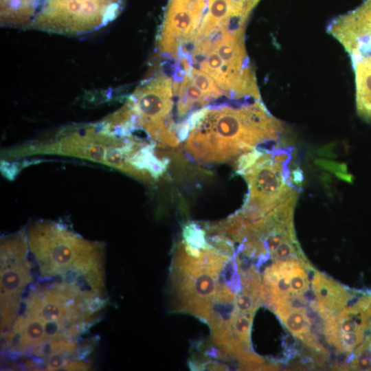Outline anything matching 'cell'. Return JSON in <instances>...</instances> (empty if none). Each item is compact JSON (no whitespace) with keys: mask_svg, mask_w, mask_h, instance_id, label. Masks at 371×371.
I'll return each mask as SVG.
<instances>
[{"mask_svg":"<svg viewBox=\"0 0 371 371\" xmlns=\"http://www.w3.org/2000/svg\"><path fill=\"white\" fill-rule=\"evenodd\" d=\"M283 131L261 101L237 108L205 109L186 139L193 158L212 163L236 160L260 146L275 144Z\"/></svg>","mask_w":371,"mask_h":371,"instance_id":"cell-1","label":"cell"},{"mask_svg":"<svg viewBox=\"0 0 371 371\" xmlns=\"http://www.w3.org/2000/svg\"><path fill=\"white\" fill-rule=\"evenodd\" d=\"M27 241L41 278H59L107 300L102 243L86 240L49 221L31 225Z\"/></svg>","mask_w":371,"mask_h":371,"instance_id":"cell-2","label":"cell"},{"mask_svg":"<svg viewBox=\"0 0 371 371\" xmlns=\"http://www.w3.org/2000/svg\"><path fill=\"white\" fill-rule=\"evenodd\" d=\"M291 147L272 144L260 146L242 155L235 163L236 172L248 185V194L237 212L254 222L265 217L291 196L298 194L303 176L302 170H293Z\"/></svg>","mask_w":371,"mask_h":371,"instance_id":"cell-3","label":"cell"},{"mask_svg":"<svg viewBox=\"0 0 371 371\" xmlns=\"http://www.w3.org/2000/svg\"><path fill=\"white\" fill-rule=\"evenodd\" d=\"M232 257L214 248L191 256L179 243L170 268L174 311L193 315L206 322L220 290L228 282L225 270Z\"/></svg>","mask_w":371,"mask_h":371,"instance_id":"cell-4","label":"cell"},{"mask_svg":"<svg viewBox=\"0 0 371 371\" xmlns=\"http://www.w3.org/2000/svg\"><path fill=\"white\" fill-rule=\"evenodd\" d=\"M124 0H44L28 28L63 35L96 30L114 20Z\"/></svg>","mask_w":371,"mask_h":371,"instance_id":"cell-5","label":"cell"},{"mask_svg":"<svg viewBox=\"0 0 371 371\" xmlns=\"http://www.w3.org/2000/svg\"><path fill=\"white\" fill-rule=\"evenodd\" d=\"M27 238L19 234L1 243V335L12 328L23 301V294L32 282V263L28 259Z\"/></svg>","mask_w":371,"mask_h":371,"instance_id":"cell-6","label":"cell"},{"mask_svg":"<svg viewBox=\"0 0 371 371\" xmlns=\"http://www.w3.org/2000/svg\"><path fill=\"white\" fill-rule=\"evenodd\" d=\"M171 85L170 79L165 76L154 78L136 90L127 107L152 138L175 147L180 140L169 116L172 107Z\"/></svg>","mask_w":371,"mask_h":371,"instance_id":"cell-7","label":"cell"},{"mask_svg":"<svg viewBox=\"0 0 371 371\" xmlns=\"http://www.w3.org/2000/svg\"><path fill=\"white\" fill-rule=\"evenodd\" d=\"M327 31L344 46L351 61L371 60V0L333 20Z\"/></svg>","mask_w":371,"mask_h":371,"instance_id":"cell-8","label":"cell"},{"mask_svg":"<svg viewBox=\"0 0 371 371\" xmlns=\"http://www.w3.org/2000/svg\"><path fill=\"white\" fill-rule=\"evenodd\" d=\"M204 16L205 8L196 0H169L159 40L160 50L172 53L180 38L191 41Z\"/></svg>","mask_w":371,"mask_h":371,"instance_id":"cell-9","label":"cell"},{"mask_svg":"<svg viewBox=\"0 0 371 371\" xmlns=\"http://www.w3.org/2000/svg\"><path fill=\"white\" fill-rule=\"evenodd\" d=\"M44 0H1V23L28 26Z\"/></svg>","mask_w":371,"mask_h":371,"instance_id":"cell-10","label":"cell"},{"mask_svg":"<svg viewBox=\"0 0 371 371\" xmlns=\"http://www.w3.org/2000/svg\"><path fill=\"white\" fill-rule=\"evenodd\" d=\"M356 87V107L358 115L371 124V63H352Z\"/></svg>","mask_w":371,"mask_h":371,"instance_id":"cell-11","label":"cell"},{"mask_svg":"<svg viewBox=\"0 0 371 371\" xmlns=\"http://www.w3.org/2000/svg\"><path fill=\"white\" fill-rule=\"evenodd\" d=\"M276 311L289 331L297 337H307L311 323L304 308L294 309L284 306H277Z\"/></svg>","mask_w":371,"mask_h":371,"instance_id":"cell-12","label":"cell"},{"mask_svg":"<svg viewBox=\"0 0 371 371\" xmlns=\"http://www.w3.org/2000/svg\"><path fill=\"white\" fill-rule=\"evenodd\" d=\"M191 78L194 85L209 99L217 98L223 93L214 80L202 71L192 68L191 69Z\"/></svg>","mask_w":371,"mask_h":371,"instance_id":"cell-13","label":"cell"},{"mask_svg":"<svg viewBox=\"0 0 371 371\" xmlns=\"http://www.w3.org/2000/svg\"><path fill=\"white\" fill-rule=\"evenodd\" d=\"M251 2L256 5V3L258 2L259 0H251Z\"/></svg>","mask_w":371,"mask_h":371,"instance_id":"cell-14","label":"cell"}]
</instances>
